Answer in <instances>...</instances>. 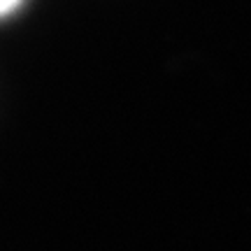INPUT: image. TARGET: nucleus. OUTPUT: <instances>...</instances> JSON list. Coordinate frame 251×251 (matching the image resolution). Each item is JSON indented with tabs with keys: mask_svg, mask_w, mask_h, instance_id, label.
Here are the masks:
<instances>
[{
	"mask_svg": "<svg viewBox=\"0 0 251 251\" xmlns=\"http://www.w3.org/2000/svg\"><path fill=\"white\" fill-rule=\"evenodd\" d=\"M24 5H26V0H0V19H7L12 14H17Z\"/></svg>",
	"mask_w": 251,
	"mask_h": 251,
	"instance_id": "nucleus-1",
	"label": "nucleus"
}]
</instances>
